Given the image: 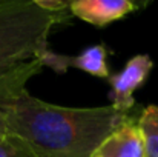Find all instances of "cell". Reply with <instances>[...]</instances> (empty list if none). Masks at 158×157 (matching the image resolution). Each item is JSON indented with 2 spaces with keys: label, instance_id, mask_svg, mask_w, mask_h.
I'll return each mask as SVG.
<instances>
[{
  "label": "cell",
  "instance_id": "8992f818",
  "mask_svg": "<svg viewBox=\"0 0 158 157\" xmlns=\"http://www.w3.org/2000/svg\"><path fill=\"white\" fill-rule=\"evenodd\" d=\"M92 157H146V145L138 119L129 117L112 131Z\"/></svg>",
  "mask_w": 158,
  "mask_h": 157
},
{
  "label": "cell",
  "instance_id": "7a4b0ae2",
  "mask_svg": "<svg viewBox=\"0 0 158 157\" xmlns=\"http://www.w3.org/2000/svg\"><path fill=\"white\" fill-rule=\"evenodd\" d=\"M66 12L49 11L40 0H0V72L40 57Z\"/></svg>",
  "mask_w": 158,
  "mask_h": 157
},
{
  "label": "cell",
  "instance_id": "277c9868",
  "mask_svg": "<svg viewBox=\"0 0 158 157\" xmlns=\"http://www.w3.org/2000/svg\"><path fill=\"white\" fill-rule=\"evenodd\" d=\"M39 59L43 68L48 66L57 74H64L68 69L75 68L94 77H100V79L110 77V72L107 68V50L103 43L88 46L78 55L57 54L48 48Z\"/></svg>",
  "mask_w": 158,
  "mask_h": 157
},
{
  "label": "cell",
  "instance_id": "5b68a950",
  "mask_svg": "<svg viewBox=\"0 0 158 157\" xmlns=\"http://www.w3.org/2000/svg\"><path fill=\"white\" fill-rule=\"evenodd\" d=\"M40 59H32L17 65L5 72H0V139L9 136L6 117L17 100L28 91L26 83L42 71Z\"/></svg>",
  "mask_w": 158,
  "mask_h": 157
},
{
  "label": "cell",
  "instance_id": "6da1fadb",
  "mask_svg": "<svg viewBox=\"0 0 158 157\" xmlns=\"http://www.w3.org/2000/svg\"><path fill=\"white\" fill-rule=\"evenodd\" d=\"M131 116L112 105L71 108L43 102L26 91L6 117L9 134L35 157H92L106 137Z\"/></svg>",
  "mask_w": 158,
  "mask_h": 157
},
{
  "label": "cell",
  "instance_id": "9c48e42d",
  "mask_svg": "<svg viewBox=\"0 0 158 157\" xmlns=\"http://www.w3.org/2000/svg\"><path fill=\"white\" fill-rule=\"evenodd\" d=\"M0 157H35L28 145L17 136H6L0 139Z\"/></svg>",
  "mask_w": 158,
  "mask_h": 157
},
{
  "label": "cell",
  "instance_id": "3957f363",
  "mask_svg": "<svg viewBox=\"0 0 158 157\" xmlns=\"http://www.w3.org/2000/svg\"><path fill=\"white\" fill-rule=\"evenodd\" d=\"M152 68L154 62L148 54H137L127 60L121 71L110 74V77L107 79L110 85V105L117 111L129 114V109L135 105L134 93L143 86Z\"/></svg>",
  "mask_w": 158,
  "mask_h": 157
},
{
  "label": "cell",
  "instance_id": "ba28073f",
  "mask_svg": "<svg viewBox=\"0 0 158 157\" xmlns=\"http://www.w3.org/2000/svg\"><path fill=\"white\" fill-rule=\"evenodd\" d=\"M138 125L143 133L144 145H146V157H158V106L149 105L146 106L140 117Z\"/></svg>",
  "mask_w": 158,
  "mask_h": 157
},
{
  "label": "cell",
  "instance_id": "52a82bcc",
  "mask_svg": "<svg viewBox=\"0 0 158 157\" xmlns=\"http://www.w3.org/2000/svg\"><path fill=\"white\" fill-rule=\"evenodd\" d=\"M138 8L131 0H75L69 2V12L97 28L123 19Z\"/></svg>",
  "mask_w": 158,
  "mask_h": 157
}]
</instances>
